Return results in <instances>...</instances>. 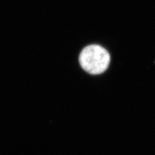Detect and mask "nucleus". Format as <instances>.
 <instances>
[{"instance_id": "nucleus-1", "label": "nucleus", "mask_w": 155, "mask_h": 155, "mask_svg": "<svg viewBox=\"0 0 155 155\" xmlns=\"http://www.w3.org/2000/svg\"><path fill=\"white\" fill-rule=\"evenodd\" d=\"M79 61L84 71L92 75L105 72L109 67L110 56L107 51L99 45H90L81 51Z\"/></svg>"}]
</instances>
